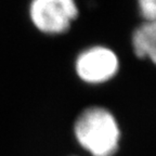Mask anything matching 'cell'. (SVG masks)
<instances>
[{
	"label": "cell",
	"instance_id": "obj_1",
	"mask_svg": "<svg viewBox=\"0 0 156 156\" xmlns=\"http://www.w3.org/2000/svg\"><path fill=\"white\" fill-rule=\"evenodd\" d=\"M78 143L92 156H113L118 150L119 127L115 117L103 107L83 111L74 127Z\"/></svg>",
	"mask_w": 156,
	"mask_h": 156
},
{
	"label": "cell",
	"instance_id": "obj_2",
	"mask_svg": "<svg viewBox=\"0 0 156 156\" xmlns=\"http://www.w3.org/2000/svg\"><path fill=\"white\" fill-rule=\"evenodd\" d=\"M74 0H33L29 15L40 32L49 35L63 34L77 17Z\"/></svg>",
	"mask_w": 156,
	"mask_h": 156
},
{
	"label": "cell",
	"instance_id": "obj_3",
	"mask_svg": "<svg viewBox=\"0 0 156 156\" xmlns=\"http://www.w3.org/2000/svg\"><path fill=\"white\" fill-rule=\"evenodd\" d=\"M119 63L116 54L105 47H92L79 54L76 72L83 81L102 83L115 76Z\"/></svg>",
	"mask_w": 156,
	"mask_h": 156
},
{
	"label": "cell",
	"instance_id": "obj_4",
	"mask_svg": "<svg viewBox=\"0 0 156 156\" xmlns=\"http://www.w3.org/2000/svg\"><path fill=\"white\" fill-rule=\"evenodd\" d=\"M132 47L139 58H149L156 64V21H145L133 32Z\"/></svg>",
	"mask_w": 156,
	"mask_h": 156
},
{
	"label": "cell",
	"instance_id": "obj_5",
	"mask_svg": "<svg viewBox=\"0 0 156 156\" xmlns=\"http://www.w3.org/2000/svg\"><path fill=\"white\" fill-rule=\"evenodd\" d=\"M138 5L145 21H156V0H138Z\"/></svg>",
	"mask_w": 156,
	"mask_h": 156
}]
</instances>
